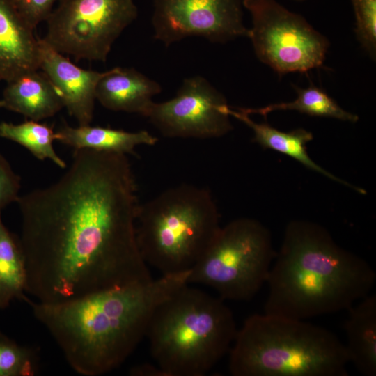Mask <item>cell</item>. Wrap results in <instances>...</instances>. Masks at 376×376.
I'll list each match as a JSON object with an SVG mask.
<instances>
[{
    "mask_svg": "<svg viewBox=\"0 0 376 376\" xmlns=\"http://www.w3.org/2000/svg\"><path fill=\"white\" fill-rule=\"evenodd\" d=\"M26 293L65 302L152 279L136 242L140 205L127 155L74 150L56 182L18 198Z\"/></svg>",
    "mask_w": 376,
    "mask_h": 376,
    "instance_id": "cell-1",
    "label": "cell"
},
{
    "mask_svg": "<svg viewBox=\"0 0 376 376\" xmlns=\"http://www.w3.org/2000/svg\"><path fill=\"white\" fill-rule=\"evenodd\" d=\"M190 270L60 303L26 302L70 367L98 376L120 366L146 336L157 307L189 284Z\"/></svg>",
    "mask_w": 376,
    "mask_h": 376,
    "instance_id": "cell-2",
    "label": "cell"
},
{
    "mask_svg": "<svg viewBox=\"0 0 376 376\" xmlns=\"http://www.w3.org/2000/svg\"><path fill=\"white\" fill-rule=\"evenodd\" d=\"M376 274L369 263L339 246L321 225H287L267 283L264 311L299 320L347 310L369 295Z\"/></svg>",
    "mask_w": 376,
    "mask_h": 376,
    "instance_id": "cell-3",
    "label": "cell"
},
{
    "mask_svg": "<svg viewBox=\"0 0 376 376\" xmlns=\"http://www.w3.org/2000/svg\"><path fill=\"white\" fill-rule=\"evenodd\" d=\"M233 376H347L343 343L320 326L284 316L253 314L229 350Z\"/></svg>",
    "mask_w": 376,
    "mask_h": 376,
    "instance_id": "cell-4",
    "label": "cell"
},
{
    "mask_svg": "<svg viewBox=\"0 0 376 376\" xmlns=\"http://www.w3.org/2000/svg\"><path fill=\"white\" fill-rule=\"evenodd\" d=\"M237 331L224 299L187 284L157 307L146 338L166 376H202L229 352Z\"/></svg>",
    "mask_w": 376,
    "mask_h": 376,
    "instance_id": "cell-5",
    "label": "cell"
},
{
    "mask_svg": "<svg viewBox=\"0 0 376 376\" xmlns=\"http://www.w3.org/2000/svg\"><path fill=\"white\" fill-rule=\"evenodd\" d=\"M219 217L210 191L191 184L140 203L136 236L143 260L162 274L190 270L219 230Z\"/></svg>",
    "mask_w": 376,
    "mask_h": 376,
    "instance_id": "cell-6",
    "label": "cell"
},
{
    "mask_svg": "<svg viewBox=\"0 0 376 376\" xmlns=\"http://www.w3.org/2000/svg\"><path fill=\"white\" fill-rule=\"evenodd\" d=\"M276 253L263 224L236 219L221 226L191 269L188 283L209 286L224 300L250 301L267 283Z\"/></svg>",
    "mask_w": 376,
    "mask_h": 376,
    "instance_id": "cell-7",
    "label": "cell"
},
{
    "mask_svg": "<svg viewBox=\"0 0 376 376\" xmlns=\"http://www.w3.org/2000/svg\"><path fill=\"white\" fill-rule=\"evenodd\" d=\"M251 16L249 29L257 58L279 75L322 68L330 42L298 13L276 0H243Z\"/></svg>",
    "mask_w": 376,
    "mask_h": 376,
    "instance_id": "cell-8",
    "label": "cell"
},
{
    "mask_svg": "<svg viewBox=\"0 0 376 376\" xmlns=\"http://www.w3.org/2000/svg\"><path fill=\"white\" fill-rule=\"evenodd\" d=\"M42 39L76 61L105 62L123 31L138 16L134 0H58Z\"/></svg>",
    "mask_w": 376,
    "mask_h": 376,
    "instance_id": "cell-9",
    "label": "cell"
},
{
    "mask_svg": "<svg viewBox=\"0 0 376 376\" xmlns=\"http://www.w3.org/2000/svg\"><path fill=\"white\" fill-rule=\"evenodd\" d=\"M225 96L206 78L185 79L173 98L153 102L145 117L168 138H219L233 129Z\"/></svg>",
    "mask_w": 376,
    "mask_h": 376,
    "instance_id": "cell-10",
    "label": "cell"
},
{
    "mask_svg": "<svg viewBox=\"0 0 376 376\" xmlns=\"http://www.w3.org/2000/svg\"><path fill=\"white\" fill-rule=\"evenodd\" d=\"M153 38L169 47L189 37L226 43L247 37L243 0H152Z\"/></svg>",
    "mask_w": 376,
    "mask_h": 376,
    "instance_id": "cell-11",
    "label": "cell"
},
{
    "mask_svg": "<svg viewBox=\"0 0 376 376\" xmlns=\"http://www.w3.org/2000/svg\"><path fill=\"white\" fill-rule=\"evenodd\" d=\"M40 69L58 91L63 107L78 125L93 118L96 87L105 72L86 70L72 63L42 38H39Z\"/></svg>",
    "mask_w": 376,
    "mask_h": 376,
    "instance_id": "cell-12",
    "label": "cell"
},
{
    "mask_svg": "<svg viewBox=\"0 0 376 376\" xmlns=\"http://www.w3.org/2000/svg\"><path fill=\"white\" fill-rule=\"evenodd\" d=\"M15 0H0V81L40 70L39 38Z\"/></svg>",
    "mask_w": 376,
    "mask_h": 376,
    "instance_id": "cell-13",
    "label": "cell"
},
{
    "mask_svg": "<svg viewBox=\"0 0 376 376\" xmlns=\"http://www.w3.org/2000/svg\"><path fill=\"white\" fill-rule=\"evenodd\" d=\"M162 92L156 81L133 68L116 67L105 71L96 87V100L113 111L136 113L145 117Z\"/></svg>",
    "mask_w": 376,
    "mask_h": 376,
    "instance_id": "cell-14",
    "label": "cell"
},
{
    "mask_svg": "<svg viewBox=\"0 0 376 376\" xmlns=\"http://www.w3.org/2000/svg\"><path fill=\"white\" fill-rule=\"evenodd\" d=\"M1 100L3 108L35 121L52 117L64 108L55 87L38 70L7 82Z\"/></svg>",
    "mask_w": 376,
    "mask_h": 376,
    "instance_id": "cell-15",
    "label": "cell"
},
{
    "mask_svg": "<svg viewBox=\"0 0 376 376\" xmlns=\"http://www.w3.org/2000/svg\"><path fill=\"white\" fill-rule=\"evenodd\" d=\"M230 117H233L249 127L253 133V141L263 148L271 149L288 155L297 160L304 166L325 177L358 191L361 194L366 192L362 188L334 175L317 164L308 155L306 145L313 139V134L303 128H297L290 132L280 131L266 123H258L253 120L249 115L234 109L229 106L226 110Z\"/></svg>",
    "mask_w": 376,
    "mask_h": 376,
    "instance_id": "cell-16",
    "label": "cell"
},
{
    "mask_svg": "<svg viewBox=\"0 0 376 376\" xmlns=\"http://www.w3.org/2000/svg\"><path fill=\"white\" fill-rule=\"evenodd\" d=\"M346 311L345 347L349 362L365 376L376 375V295L369 294Z\"/></svg>",
    "mask_w": 376,
    "mask_h": 376,
    "instance_id": "cell-17",
    "label": "cell"
},
{
    "mask_svg": "<svg viewBox=\"0 0 376 376\" xmlns=\"http://www.w3.org/2000/svg\"><path fill=\"white\" fill-rule=\"evenodd\" d=\"M56 141L77 149L113 152L127 155L134 154L137 146H155L158 139L147 130L127 132L100 126L63 124L56 131Z\"/></svg>",
    "mask_w": 376,
    "mask_h": 376,
    "instance_id": "cell-18",
    "label": "cell"
},
{
    "mask_svg": "<svg viewBox=\"0 0 376 376\" xmlns=\"http://www.w3.org/2000/svg\"><path fill=\"white\" fill-rule=\"evenodd\" d=\"M27 270L19 238L4 225L0 214V309L15 299L24 301Z\"/></svg>",
    "mask_w": 376,
    "mask_h": 376,
    "instance_id": "cell-19",
    "label": "cell"
},
{
    "mask_svg": "<svg viewBox=\"0 0 376 376\" xmlns=\"http://www.w3.org/2000/svg\"><path fill=\"white\" fill-rule=\"evenodd\" d=\"M297 94V98L289 102L271 104L260 108H238L244 113L266 116L275 111L293 110L311 116L331 118L337 120L356 123L357 115L350 113L331 97L327 92L313 83L307 88L293 86Z\"/></svg>",
    "mask_w": 376,
    "mask_h": 376,
    "instance_id": "cell-20",
    "label": "cell"
},
{
    "mask_svg": "<svg viewBox=\"0 0 376 376\" xmlns=\"http://www.w3.org/2000/svg\"><path fill=\"white\" fill-rule=\"evenodd\" d=\"M0 137L22 146L39 160L49 159L61 169L67 168L54 148L56 131L46 123L31 120L19 124L1 122Z\"/></svg>",
    "mask_w": 376,
    "mask_h": 376,
    "instance_id": "cell-21",
    "label": "cell"
},
{
    "mask_svg": "<svg viewBox=\"0 0 376 376\" xmlns=\"http://www.w3.org/2000/svg\"><path fill=\"white\" fill-rule=\"evenodd\" d=\"M38 369L36 351L17 343L0 331V376H33Z\"/></svg>",
    "mask_w": 376,
    "mask_h": 376,
    "instance_id": "cell-22",
    "label": "cell"
},
{
    "mask_svg": "<svg viewBox=\"0 0 376 376\" xmlns=\"http://www.w3.org/2000/svg\"><path fill=\"white\" fill-rule=\"evenodd\" d=\"M354 17L356 38L364 52L376 58V0H350Z\"/></svg>",
    "mask_w": 376,
    "mask_h": 376,
    "instance_id": "cell-23",
    "label": "cell"
},
{
    "mask_svg": "<svg viewBox=\"0 0 376 376\" xmlns=\"http://www.w3.org/2000/svg\"><path fill=\"white\" fill-rule=\"evenodd\" d=\"M21 189L20 177L0 154V214L10 204L17 201Z\"/></svg>",
    "mask_w": 376,
    "mask_h": 376,
    "instance_id": "cell-24",
    "label": "cell"
},
{
    "mask_svg": "<svg viewBox=\"0 0 376 376\" xmlns=\"http://www.w3.org/2000/svg\"><path fill=\"white\" fill-rule=\"evenodd\" d=\"M22 15L35 29L42 22H45L58 0H15Z\"/></svg>",
    "mask_w": 376,
    "mask_h": 376,
    "instance_id": "cell-25",
    "label": "cell"
},
{
    "mask_svg": "<svg viewBox=\"0 0 376 376\" xmlns=\"http://www.w3.org/2000/svg\"><path fill=\"white\" fill-rule=\"evenodd\" d=\"M130 375L133 376H166L156 364L142 363L131 368Z\"/></svg>",
    "mask_w": 376,
    "mask_h": 376,
    "instance_id": "cell-26",
    "label": "cell"
},
{
    "mask_svg": "<svg viewBox=\"0 0 376 376\" xmlns=\"http://www.w3.org/2000/svg\"><path fill=\"white\" fill-rule=\"evenodd\" d=\"M292 1H297V2H304L307 0H292Z\"/></svg>",
    "mask_w": 376,
    "mask_h": 376,
    "instance_id": "cell-27",
    "label": "cell"
},
{
    "mask_svg": "<svg viewBox=\"0 0 376 376\" xmlns=\"http://www.w3.org/2000/svg\"><path fill=\"white\" fill-rule=\"evenodd\" d=\"M1 108H3V104H2L1 100H0V109H1Z\"/></svg>",
    "mask_w": 376,
    "mask_h": 376,
    "instance_id": "cell-28",
    "label": "cell"
}]
</instances>
